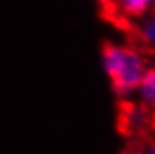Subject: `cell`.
Returning <instances> with one entry per match:
<instances>
[{"instance_id":"cell-5","label":"cell","mask_w":155,"mask_h":154,"mask_svg":"<svg viewBox=\"0 0 155 154\" xmlns=\"http://www.w3.org/2000/svg\"><path fill=\"white\" fill-rule=\"evenodd\" d=\"M139 154H155V142H146L145 145H142Z\"/></svg>"},{"instance_id":"cell-3","label":"cell","mask_w":155,"mask_h":154,"mask_svg":"<svg viewBox=\"0 0 155 154\" xmlns=\"http://www.w3.org/2000/svg\"><path fill=\"white\" fill-rule=\"evenodd\" d=\"M116 8L128 18H140L155 11V0H116Z\"/></svg>"},{"instance_id":"cell-2","label":"cell","mask_w":155,"mask_h":154,"mask_svg":"<svg viewBox=\"0 0 155 154\" xmlns=\"http://www.w3.org/2000/svg\"><path fill=\"white\" fill-rule=\"evenodd\" d=\"M136 96L143 108L155 111V66H148L137 87Z\"/></svg>"},{"instance_id":"cell-4","label":"cell","mask_w":155,"mask_h":154,"mask_svg":"<svg viewBox=\"0 0 155 154\" xmlns=\"http://www.w3.org/2000/svg\"><path fill=\"white\" fill-rule=\"evenodd\" d=\"M134 30L137 39L143 45L149 48H155V11L137 18Z\"/></svg>"},{"instance_id":"cell-1","label":"cell","mask_w":155,"mask_h":154,"mask_svg":"<svg viewBox=\"0 0 155 154\" xmlns=\"http://www.w3.org/2000/svg\"><path fill=\"white\" fill-rule=\"evenodd\" d=\"M101 64L110 79L112 90L119 99H128L136 94L148 69V61L139 50L118 43L103 45Z\"/></svg>"},{"instance_id":"cell-6","label":"cell","mask_w":155,"mask_h":154,"mask_svg":"<svg viewBox=\"0 0 155 154\" xmlns=\"http://www.w3.org/2000/svg\"><path fill=\"white\" fill-rule=\"evenodd\" d=\"M103 9H114L116 8V0H97Z\"/></svg>"}]
</instances>
